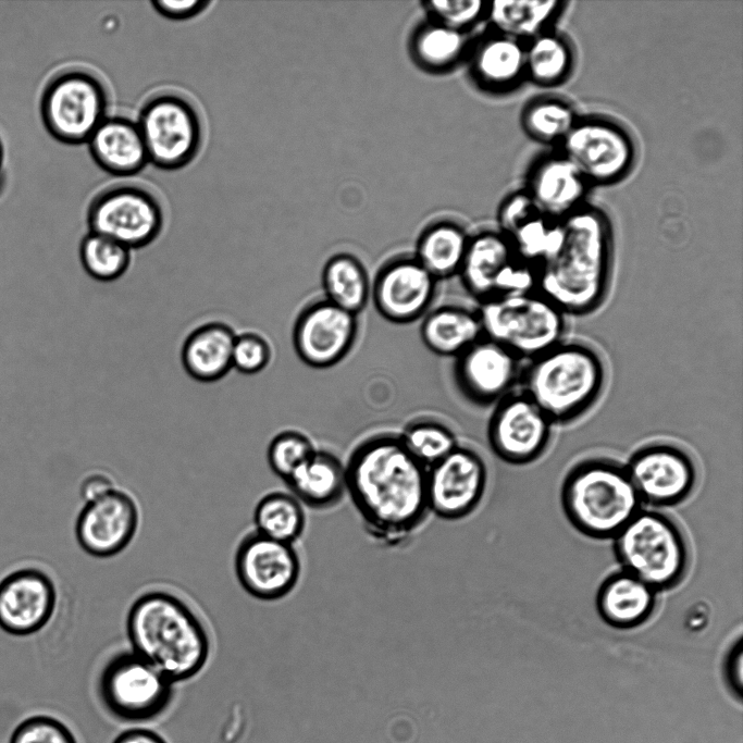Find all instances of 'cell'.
<instances>
[{
	"instance_id": "obj_1",
	"label": "cell",
	"mask_w": 743,
	"mask_h": 743,
	"mask_svg": "<svg viewBox=\"0 0 743 743\" xmlns=\"http://www.w3.org/2000/svg\"><path fill=\"white\" fill-rule=\"evenodd\" d=\"M345 470L346 495L364 533L376 545H406L431 516L428 468L409 453L399 435L364 439L349 455Z\"/></svg>"
},
{
	"instance_id": "obj_2",
	"label": "cell",
	"mask_w": 743,
	"mask_h": 743,
	"mask_svg": "<svg viewBox=\"0 0 743 743\" xmlns=\"http://www.w3.org/2000/svg\"><path fill=\"white\" fill-rule=\"evenodd\" d=\"M555 251L536 267L535 289L565 314H587L605 299L612 267V232L600 209L583 205L561 219Z\"/></svg>"
},
{
	"instance_id": "obj_3",
	"label": "cell",
	"mask_w": 743,
	"mask_h": 743,
	"mask_svg": "<svg viewBox=\"0 0 743 743\" xmlns=\"http://www.w3.org/2000/svg\"><path fill=\"white\" fill-rule=\"evenodd\" d=\"M126 633L132 652L173 684L194 678L209 659L206 628L185 602L169 592L139 595L127 612Z\"/></svg>"
},
{
	"instance_id": "obj_4",
	"label": "cell",
	"mask_w": 743,
	"mask_h": 743,
	"mask_svg": "<svg viewBox=\"0 0 743 743\" xmlns=\"http://www.w3.org/2000/svg\"><path fill=\"white\" fill-rule=\"evenodd\" d=\"M522 382L521 392L554 424L567 423L597 401L606 384V366L594 347L564 339L530 360Z\"/></svg>"
},
{
	"instance_id": "obj_5",
	"label": "cell",
	"mask_w": 743,
	"mask_h": 743,
	"mask_svg": "<svg viewBox=\"0 0 743 743\" xmlns=\"http://www.w3.org/2000/svg\"><path fill=\"white\" fill-rule=\"evenodd\" d=\"M570 523L591 538H614L642 509V500L624 466L596 457L577 463L561 487Z\"/></svg>"
},
{
	"instance_id": "obj_6",
	"label": "cell",
	"mask_w": 743,
	"mask_h": 743,
	"mask_svg": "<svg viewBox=\"0 0 743 743\" xmlns=\"http://www.w3.org/2000/svg\"><path fill=\"white\" fill-rule=\"evenodd\" d=\"M614 540L623 570L656 592L676 587L689 571L688 538L667 513L641 509Z\"/></svg>"
},
{
	"instance_id": "obj_7",
	"label": "cell",
	"mask_w": 743,
	"mask_h": 743,
	"mask_svg": "<svg viewBox=\"0 0 743 743\" xmlns=\"http://www.w3.org/2000/svg\"><path fill=\"white\" fill-rule=\"evenodd\" d=\"M483 335L532 360L562 342L567 314L536 289L491 298L476 310Z\"/></svg>"
},
{
	"instance_id": "obj_8",
	"label": "cell",
	"mask_w": 743,
	"mask_h": 743,
	"mask_svg": "<svg viewBox=\"0 0 743 743\" xmlns=\"http://www.w3.org/2000/svg\"><path fill=\"white\" fill-rule=\"evenodd\" d=\"M148 159L163 170H178L200 153L205 123L197 103L183 91L164 88L144 101L136 120Z\"/></svg>"
},
{
	"instance_id": "obj_9",
	"label": "cell",
	"mask_w": 743,
	"mask_h": 743,
	"mask_svg": "<svg viewBox=\"0 0 743 743\" xmlns=\"http://www.w3.org/2000/svg\"><path fill=\"white\" fill-rule=\"evenodd\" d=\"M110 101L109 86L98 72L70 66L47 84L41 98L42 121L55 139L83 144L109 115Z\"/></svg>"
},
{
	"instance_id": "obj_10",
	"label": "cell",
	"mask_w": 743,
	"mask_h": 743,
	"mask_svg": "<svg viewBox=\"0 0 743 743\" xmlns=\"http://www.w3.org/2000/svg\"><path fill=\"white\" fill-rule=\"evenodd\" d=\"M90 232L107 236L128 249L150 245L165 223V207L150 186L117 182L99 190L87 210Z\"/></svg>"
},
{
	"instance_id": "obj_11",
	"label": "cell",
	"mask_w": 743,
	"mask_h": 743,
	"mask_svg": "<svg viewBox=\"0 0 743 743\" xmlns=\"http://www.w3.org/2000/svg\"><path fill=\"white\" fill-rule=\"evenodd\" d=\"M173 683L135 653L113 656L103 667L98 693L104 708L125 722L159 717L173 697Z\"/></svg>"
},
{
	"instance_id": "obj_12",
	"label": "cell",
	"mask_w": 743,
	"mask_h": 743,
	"mask_svg": "<svg viewBox=\"0 0 743 743\" xmlns=\"http://www.w3.org/2000/svg\"><path fill=\"white\" fill-rule=\"evenodd\" d=\"M465 288L480 302L535 289L536 268L516 252L499 231L470 237L458 272Z\"/></svg>"
},
{
	"instance_id": "obj_13",
	"label": "cell",
	"mask_w": 743,
	"mask_h": 743,
	"mask_svg": "<svg viewBox=\"0 0 743 743\" xmlns=\"http://www.w3.org/2000/svg\"><path fill=\"white\" fill-rule=\"evenodd\" d=\"M487 482L488 471L483 457L472 448L458 445L428 468L431 515L445 521L466 519L481 505Z\"/></svg>"
},
{
	"instance_id": "obj_14",
	"label": "cell",
	"mask_w": 743,
	"mask_h": 743,
	"mask_svg": "<svg viewBox=\"0 0 743 743\" xmlns=\"http://www.w3.org/2000/svg\"><path fill=\"white\" fill-rule=\"evenodd\" d=\"M561 145V153L589 184H606L621 178L631 169L635 157L630 135L619 125L600 119L579 120Z\"/></svg>"
},
{
	"instance_id": "obj_15",
	"label": "cell",
	"mask_w": 743,
	"mask_h": 743,
	"mask_svg": "<svg viewBox=\"0 0 743 743\" xmlns=\"http://www.w3.org/2000/svg\"><path fill=\"white\" fill-rule=\"evenodd\" d=\"M624 467L642 503L656 507L683 503L698 482V468L692 456L671 444L643 446Z\"/></svg>"
},
{
	"instance_id": "obj_16",
	"label": "cell",
	"mask_w": 743,
	"mask_h": 743,
	"mask_svg": "<svg viewBox=\"0 0 743 743\" xmlns=\"http://www.w3.org/2000/svg\"><path fill=\"white\" fill-rule=\"evenodd\" d=\"M234 567L242 587L252 597L272 602L290 594L301 577V559L294 544L257 532L238 544Z\"/></svg>"
},
{
	"instance_id": "obj_17",
	"label": "cell",
	"mask_w": 743,
	"mask_h": 743,
	"mask_svg": "<svg viewBox=\"0 0 743 743\" xmlns=\"http://www.w3.org/2000/svg\"><path fill=\"white\" fill-rule=\"evenodd\" d=\"M553 425L524 393H510L497 401L491 416L488 445L507 463H530L546 450Z\"/></svg>"
},
{
	"instance_id": "obj_18",
	"label": "cell",
	"mask_w": 743,
	"mask_h": 743,
	"mask_svg": "<svg viewBox=\"0 0 743 743\" xmlns=\"http://www.w3.org/2000/svg\"><path fill=\"white\" fill-rule=\"evenodd\" d=\"M357 334V315L323 298L309 304L298 314L293 345L306 364L324 369L347 356Z\"/></svg>"
},
{
	"instance_id": "obj_19",
	"label": "cell",
	"mask_w": 743,
	"mask_h": 743,
	"mask_svg": "<svg viewBox=\"0 0 743 743\" xmlns=\"http://www.w3.org/2000/svg\"><path fill=\"white\" fill-rule=\"evenodd\" d=\"M437 280L414 258L401 256L386 262L371 285L377 312L393 323L422 318L435 297Z\"/></svg>"
},
{
	"instance_id": "obj_20",
	"label": "cell",
	"mask_w": 743,
	"mask_h": 743,
	"mask_svg": "<svg viewBox=\"0 0 743 743\" xmlns=\"http://www.w3.org/2000/svg\"><path fill=\"white\" fill-rule=\"evenodd\" d=\"M138 523L139 510L134 497L116 487L85 504L76 520L75 534L84 552L108 558L129 545Z\"/></svg>"
},
{
	"instance_id": "obj_21",
	"label": "cell",
	"mask_w": 743,
	"mask_h": 743,
	"mask_svg": "<svg viewBox=\"0 0 743 743\" xmlns=\"http://www.w3.org/2000/svg\"><path fill=\"white\" fill-rule=\"evenodd\" d=\"M519 364L520 359L511 351L483 336L456 357L454 376L467 398L490 405L510 394Z\"/></svg>"
},
{
	"instance_id": "obj_22",
	"label": "cell",
	"mask_w": 743,
	"mask_h": 743,
	"mask_svg": "<svg viewBox=\"0 0 743 743\" xmlns=\"http://www.w3.org/2000/svg\"><path fill=\"white\" fill-rule=\"evenodd\" d=\"M57 591L51 579L35 569H22L0 583V627L14 635L40 630L51 618Z\"/></svg>"
},
{
	"instance_id": "obj_23",
	"label": "cell",
	"mask_w": 743,
	"mask_h": 743,
	"mask_svg": "<svg viewBox=\"0 0 743 743\" xmlns=\"http://www.w3.org/2000/svg\"><path fill=\"white\" fill-rule=\"evenodd\" d=\"M589 183L562 153L541 159L531 170L525 191L547 216L561 220L582 207Z\"/></svg>"
},
{
	"instance_id": "obj_24",
	"label": "cell",
	"mask_w": 743,
	"mask_h": 743,
	"mask_svg": "<svg viewBox=\"0 0 743 743\" xmlns=\"http://www.w3.org/2000/svg\"><path fill=\"white\" fill-rule=\"evenodd\" d=\"M87 143L95 162L113 175H134L149 162L137 122L126 115H108Z\"/></svg>"
},
{
	"instance_id": "obj_25",
	"label": "cell",
	"mask_w": 743,
	"mask_h": 743,
	"mask_svg": "<svg viewBox=\"0 0 743 743\" xmlns=\"http://www.w3.org/2000/svg\"><path fill=\"white\" fill-rule=\"evenodd\" d=\"M596 606L602 619L617 629H633L654 615L657 592L627 571L610 574L600 584Z\"/></svg>"
},
{
	"instance_id": "obj_26",
	"label": "cell",
	"mask_w": 743,
	"mask_h": 743,
	"mask_svg": "<svg viewBox=\"0 0 743 743\" xmlns=\"http://www.w3.org/2000/svg\"><path fill=\"white\" fill-rule=\"evenodd\" d=\"M237 333L226 323L211 321L191 331L181 350L186 373L198 382H215L233 368V347Z\"/></svg>"
},
{
	"instance_id": "obj_27",
	"label": "cell",
	"mask_w": 743,
	"mask_h": 743,
	"mask_svg": "<svg viewBox=\"0 0 743 743\" xmlns=\"http://www.w3.org/2000/svg\"><path fill=\"white\" fill-rule=\"evenodd\" d=\"M285 483L305 507L329 510L346 496L345 463L333 453L315 449Z\"/></svg>"
},
{
	"instance_id": "obj_28",
	"label": "cell",
	"mask_w": 743,
	"mask_h": 743,
	"mask_svg": "<svg viewBox=\"0 0 743 743\" xmlns=\"http://www.w3.org/2000/svg\"><path fill=\"white\" fill-rule=\"evenodd\" d=\"M420 336L432 352L456 358L484 335L476 310L444 305L422 317Z\"/></svg>"
},
{
	"instance_id": "obj_29",
	"label": "cell",
	"mask_w": 743,
	"mask_h": 743,
	"mask_svg": "<svg viewBox=\"0 0 743 743\" xmlns=\"http://www.w3.org/2000/svg\"><path fill=\"white\" fill-rule=\"evenodd\" d=\"M476 78L491 88L515 85L525 74V44L501 34L484 38L472 58Z\"/></svg>"
},
{
	"instance_id": "obj_30",
	"label": "cell",
	"mask_w": 743,
	"mask_h": 743,
	"mask_svg": "<svg viewBox=\"0 0 743 743\" xmlns=\"http://www.w3.org/2000/svg\"><path fill=\"white\" fill-rule=\"evenodd\" d=\"M565 4L559 0H497L487 2L486 13L498 34L523 41L546 32Z\"/></svg>"
},
{
	"instance_id": "obj_31",
	"label": "cell",
	"mask_w": 743,
	"mask_h": 743,
	"mask_svg": "<svg viewBox=\"0 0 743 743\" xmlns=\"http://www.w3.org/2000/svg\"><path fill=\"white\" fill-rule=\"evenodd\" d=\"M324 299L358 315L371 298L366 268L349 253H336L325 262L321 274Z\"/></svg>"
},
{
	"instance_id": "obj_32",
	"label": "cell",
	"mask_w": 743,
	"mask_h": 743,
	"mask_svg": "<svg viewBox=\"0 0 743 743\" xmlns=\"http://www.w3.org/2000/svg\"><path fill=\"white\" fill-rule=\"evenodd\" d=\"M470 237L451 222H439L420 236L414 258L438 281L458 274Z\"/></svg>"
},
{
	"instance_id": "obj_33",
	"label": "cell",
	"mask_w": 743,
	"mask_h": 743,
	"mask_svg": "<svg viewBox=\"0 0 743 743\" xmlns=\"http://www.w3.org/2000/svg\"><path fill=\"white\" fill-rule=\"evenodd\" d=\"M253 524L263 536L295 544L307 525L305 506L290 492H269L255 507Z\"/></svg>"
},
{
	"instance_id": "obj_34",
	"label": "cell",
	"mask_w": 743,
	"mask_h": 743,
	"mask_svg": "<svg viewBox=\"0 0 743 743\" xmlns=\"http://www.w3.org/2000/svg\"><path fill=\"white\" fill-rule=\"evenodd\" d=\"M503 234L519 257L536 268L557 248L562 236V223L536 209Z\"/></svg>"
},
{
	"instance_id": "obj_35",
	"label": "cell",
	"mask_w": 743,
	"mask_h": 743,
	"mask_svg": "<svg viewBox=\"0 0 743 743\" xmlns=\"http://www.w3.org/2000/svg\"><path fill=\"white\" fill-rule=\"evenodd\" d=\"M573 54L568 41L548 30L525 44V74L538 84H556L569 74Z\"/></svg>"
},
{
	"instance_id": "obj_36",
	"label": "cell",
	"mask_w": 743,
	"mask_h": 743,
	"mask_svg": "<svg viewBox=\"0 0 743 743\" xmlns=\"http://www.w3.org/2000/svg\"><path fill=\"white\" fill-rule=\"evenodd\" d=\"M467 47L465 33L433 21L422 26L413 38L417 60L425 67L443 70L455 64Z\"/></svg>"
},
{
	"instance_id": "obj_37",
	"label": "cell",
	"mask_w": 743,
	"mask_h": 743,
	"mask_svg": "<svg viewBox=\"0 0 743 743\" xmlns=\"http://www.w3.org/2000/svg\"><path fill=\"white\" fill-rule=\"evenodd\" d=\"M132 250L122 244L89 232L79 246V259L86 273L100 282H113L127 271Z\"/></svg>"
},
{
	"instance_id": "obj_38",
	"label": "cell",
	"mask_w": 743,
	"mask_h": 743,
	"mask_svg": "<svg viewBox=\"0 0 743 743\" xmlns=\"http://www.w3.org/2000/svg\"><path fill=\"white\" fill-rule=\"evenodd\" d=\"M399 436L409 453L426 468L443 459L459 445L455 433L434 420L412 422Z\"/></svg>"
},
{
	"instance_id": "obj_39",
	"label": "cell",
	"mask_w": 743,
	"mask_h": 743,
	"mask_svg": "<svg viewBox=\"0 0 743 743\" xmlns=\"http://www.w3.org/2000/svg\"><path fill=\"white\" fill-rule=\"evenodd\" d=\"M578 121L572 106L560 99L536 100L523 113L525 129L543 141H561Z\"/></svg>"
},
{
	"instance_id": "obj_40",
	"label": "cell",
	"mask_w": 743,
	"mask_h": 743,
	"mask_svg": "<svg viewBox=\"0 0 743 743\" xmlns=\"http://www.w3.org/2000/svg\"><path fill=\"white\" fill-rule=\"evenodd\" d=\"M315 449L305 434L287 430L271 439L267 459L272 472L285 482Z\"/></svg>"
},
{
	"instance_id": "obj_41",
	"label": "cell",
	"mask_w": 743,
	"mask_h": 743,
	"mask_svg": "<svg viewBox=\"0 0 743 743\" xmlns=\"http://www.w3.org/2000/svg\"><path fill=\"white\" fill-rule=\"evenodd\" d=\"M9 743H77L73 732L60 719L37 714L24 718L13 729Z\"/></svg>"
},
{
	"instance_id": "obj_42",
	"label": "cell",
	"mask_w": 743,
	"mask_h": 743,
	"mask_svg": "<svg viewBox=\"0 0 743 743\" xmlns=\"http://www.w3.org/2000/svg\"><path fill=\"white\" fill-rule=\"evenodd\" d=\"M272 358L270 343L261 334L245 332L236 335L233 347V368L243 374H257Z\"/></svg>"
},
{
	"instance_id": "obj_43",
	"label": "cell",
	"mask_w": 743,
	"mask_h": 743,
	"mask_svg": "<svg viewBox=\"0 0 743 743\" xmlns=\"http://www.w3.org/2000/svg\"><path fill=\"white\" fill-rule=\"evenodd\" d=\"M434 21L463 32L486 13L487 2L482 0H432L424 2Z\"/></svg>"
},
{
	"instance_id": "obj_44",
	"label": "cell",
	"mask_w": 743,
	"mask_h": 743,
	"mask_svg": "<svg viewBox=\"0 0 743 743\" xmlns=\"http://www.w3.org/2000/svg\"><path fill=\"white\" fill-rule=\"evenodd\" d=\"M211 4L210 1L190 0V1H166L152 0L151 5L157 13L165 18L173 21H184L194 18L201 14Z\"/></svg>"
},
{
	"instance_id": "obj_45",
	"label": "cell",
	"mask_w": 743,
	"mask_h": 743,
	"mask_svg": "<svg viewBox=\"0 0 743 743\" xmlns=\"http://www.w3.org/2000/svg\"><path fill=\"white\" fill-rule=\"evenodd\" d=\"M725 678L729 689L741 698L743 690V643L742 636L730 646L725 665Z\"/></svg>"
},
{
	"instance_id": "obj_46",
	"label": "cell",
	"mask_w": 743,
	"mask_h": 743,
	"mask_svg": "<svg viewBox=\"0 0 743 743\" xmlns=\"http://www.w3.org/2000/svg\"><path fill=\"white\" fill-rule=\"evenodd\" d=\"M114 488H116L115 483L108 474L96 472L83 480L79 494L86 504L107 495Z\"/></svg>"
},
{
	"instance_id": "obj_47",
	"label": "cell",
	"mask_w": 743,
	"mask_h": 743,
	"mask_svg": "<svg viewBox=\"0 0 743 743\" xmlns=\"http://www.w3.org/2000/svg\"><path fill=\"white\" fill-rule=\"evenodd\" d=\"M112 743H168L159 733L146 728H133L121 732Z\"/></svg>"
},
{
	"instance_id": "obj_48",
	"label": "cell",
	"mask_w": 743,
	"mask_h": 743,
	"mask_svg": "<svg viewBox=\"0 0 743 743\" xmlns=\"http://www.w3.org/2000/svg\"><path fill=\"white\" fill-rule=\"evenodd\" d=\"M3 157H4V153H3V146H2V143H1V140H0V190H1V187H2L3 182H4V174H3V169H2V165H3Z\"/></svg>"
}]
</instances>
